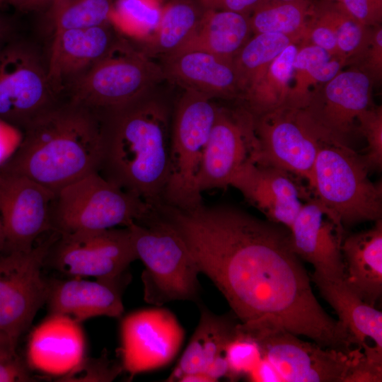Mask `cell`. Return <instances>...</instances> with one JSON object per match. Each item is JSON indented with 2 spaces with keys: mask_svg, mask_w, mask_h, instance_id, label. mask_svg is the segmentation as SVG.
I'll use <instances>...</instances> for the list:
<instances>
[{
  "mask_svg": "<svg viewBox=\"0 0 382 382\" xmlns=\"http://www.w3.org/2000/svg\"><path fill=\"white\" fill-rule=\"evenodd\" d=\"M372 228L342 239L344 281L371 306L382 294V219Z\"/></svg>",
  "mask_w": 382,
  "mask_h": 382,
  "instance_id": "24",
  "label": "cell"
},
{
  "mask_svg": "<svg viewBox=\"0 0 382 382\" xmlns=\"http://www.w3.org/2000/svg\"><path fill=\"white\" fill-rule=\"evenodd\" d=\"M117 33L111 23L54 33L46 69L57 95L108 52L120 37Z\"/></svg>",
  "mask_w": 382,
  "mask_h": 382,
  "instance_id": "21",
  "label": "cell"
},
{
  "mask_svg": "<svg viewBox=\"0 0 382 382\" xmlns=\"http://www.w3.org/2000/svg\"><path fill=\"white\" fill-rule=\"evenodd\" d=\"M131 233L141 274L144 297L161 306L172 301H197L199 272L178 234L157 214L127 226Z\"/></svg>",
  "mask_w": 382,
  "mask_h": 382,
  "instance_id": "6",
  "label": "cell"
},
{
  "mask_svg": "<svg viewBox=\"0 0 382 382\" xmlns=\"http://www.w3.org/2000/svg\"><path fill=\"white\" fill-rule=\"evenodd\" d=\"M1 1L8 3V4H11L13 5L15 0H1Z\"/></svg>",
  "mask_w": 382,
  "mask_h": 382,
  "instance_id": "52",
  "label": "cell"
},
{
  "mask_svg": "<svg viewBox=\"0 0 382 382\" xmlns=\"http://www.w3.org/2000/svg\"><path fill=\"white\" fill-rule=\"evenodd\" d=\"M217 108L212 98L192 91H185L178 101L170 132V170L162 204L190 209L203 203L197 178Z\"/></svg>",
  "mask_w": 382,
  "mask_h": 382,
  "instance_id": "8",
  "label": "cell"
},
{
  "mask_svg": "<svg viewBox=\"0 0 382 382\" xmlns=\"http://www.w3.org/2000/svg\"><path fill=\"white\" fill-rule=\"evenodd\" d=\"M289 230L293 251L313 266V274L344 279L341 248L344 229L328 216L326 209L316 197L305 202Z\"/></svg>",
  "mask_w": 382,
  "mask_h": 382,
  "instance_id": "19",
  "label": "cell"
},
{
  "mask_svg": "<svg viewBox=\"0 0 382 382\" xmlns=\"http://www.w3.org/2000/svg\"><path fill=\"white\" fill-rule=\"evenodd\" d=\"M371 5L378 17L382 16V0H370Z\"/></svg>",
  "mask_w": 382,
  "mask_h": 382,
  "instance_id": "51",
  "label": "cell"
},
{
  "mask_svg": "<svg viewBox=\"0 0 382 382\" xmlns=\"http://www.w3.org/2000/svg\"><path fill=\"white\" fill-rule=\"evenodd\" d=\"M39 58L22 43L0 47V119L23 129L57 102Z\"/></svg>",
  "mask_w": 382,
  "mask_h": 382,
  "instance_id": "13",
  "label": "cell"
},
{
  "mask_svg": "<svg viewBox=\"0 0 382 382\" xmlns=\"http://www.w3.org/2000/svg\"><path fill=\"white\" fill-rule=\"evenodd\" d=\"M205 9L195 0H169L163 4L156 31L144 41L150 55L165 58L180 50L197 29Z\"/></svg>",
  "mask_w": 382,
  "mask_h": 382,
  "instance_id": "29",
  "label": "cell"
},
{
  "mask_svg": "<svg viewBox=\"0 0 382 382\" xmlns=\"http://www.w3.org/2000/svg\"><path fill=\"white\" fill-rule=\"evenodd\" d=\"M47 257L64 274L105 281L120 280L138 260L127 227L59 234Z\"/></svg>",
  "mask_w": 382,
  "mask_h": 382,
  "instance_id": "12",
  "label": "cell"
},
{
  "mask_svg": "<svg viewBox=\"0 0 382 382\" xmlns=\"http://www.w3.org/2000/svg\"><path fill=\"white\" fill-rule=\"evenodd\" d=\"M282 1H293V0H282Z\"/></svg>",
  "mask_w": 382,
  "mask_h": 382,
  "instance_id": "57",
  "label": "cell"
},
{
  "mask_svg": "<svg viewBox=\"0 0 382 382\" xmlns=\"http://www.w3.org/2000/svg\"><path fill=\"white\" fill-rule=\"evenodd\" d=\"M100 117L103 149L98 172L156 208L163 203L170 170L167 107L151 92Z\"/></svg>",
  "mask_w": 382,
  "mask_h": 382,
  "instance_id": "2",
  "label": "cell"
},
{
  "mask_svg": "<svg viewBox=\"0 0 382 382\" xmlns=\"http://www.w3.org/2000/svg\"><path fill=\"white\" fill-rule=\"evenodd\" d=\"M298 49L296 43L289 45L242 94L253 116L288 105Z\"/></svg>",
  "mask_w": 382,
  "mask_h": 382,
  "instance_id": "28",
  "label": "cell"
},
{
  "mask_svg": "<svg viewBox=\"0 0 382 382\" xmlns=\"http://www.w3.org/2000/svg\"><path fill=\"white\" fill-rule=\"evenodd\" d=\"M156 208L92 172L61 189L52 209L53 231L59 234L99 231L141 222Z\"/></svg>",
  "mask_w": 382,
  "mask_h": 382,
  "instance_id": "7",
  "label": "cell"
},
{
  "mask_svg": "<svg viewBox=\"0 0 382 382\" xmlns=\"http://www.w3.org/2000/svg\"><path fill=\"white\" fill-rule=\"evenodd\" d=\"M119 281L78 277L53 281L46 303L50 314L67 316L78 323L97 316L119 318L124 311Z\"/></svg>",
  "mask_w": 382,
  "mask_h": 382,
  "instance_id": "22",
  "label": "cell"
},
{
  "mask_svg": "<svg viewBox=\"0 0 382 382\" xmlns=\"http://www.w3.org/2000/svg\"><path fill=\"white\" fill-rule=\"evenodd\" d=\"M180 382H214L207 374L202 372H197L185 374L179 380Z\"/></svg>",
  "mask_w": 382,
  "mask_h": 382,
  "instance_id": "47",
  "label": "cell"
},
{
  "mask_svg": "<svg viewBox=\"0 0 382 382\" xmlns=\"http://www.w3.org/2000/svg\"><path fill=\"white\" fill-rule=\"evenodd\" d=\"M259 143L254 117L245 108L219 107L197 178L200 193L226 188L246 164L257 163Z\"/></svg>",
  "mask_w": 382,
  "mask_h": 382,
  "instance_id": "14",
  "label": "cell"
},
{
  "mask_svg": "<svg viewBox=\"0 0 382 382\" xmlns=\"http://www.w3.org/2000/svg\"><path fill=\"white\" fill-rule=\"evenodd\" d=\"M56 231L28 250L4 251L0 255V331L16 346L36 313L46 303L50 282L42 268Z\"/></svg>",
  "mask_w": 382,
  "mask_h": 382,
  "instance_id": "10",
  "label": "cell"
},
{
  "mask_svg": "<svg viewBox=\"0 0 382 382\" xmlns=\"http://www.w3.org/2000/svg\"><path fill=\"white\" fill-rule=\"evenodd\" d=\"M162 0H116L110 22L122 34L146 41L156 31Z\"/></svg>",
  "mask_w": 382,
  "mask_h": 382,
  "instance_id": "34",
  "label": "cell"
},
{
  "mask_svg": "<svg viewBox=\"0 0 382 382\" xmlns=\"http://www.w3.org/2000/svg\"><path fill=\"white\" fill-rule=\"evenodd\" d=\"M301 42V45L318 46L326 50L332 57L340 58L334 33L327 25L319 20L313 12Z\"/></svg>",
  "mask_w": 382,
  "mask_h": 382,
  "instance_id": "38",
  "label": "cell"
},
{
  "mask_svg": "<svg viewBox=\"0 0 382 382\" xmlns=\"http://www.w3.org/2000/svg\"><path fill=\"white\" fill-rule=\"evenodd\" d=\"M359 129L367 141L366 154L361 156L369 172L382 167V108L371 107L357 117Z\"/></svg>",
  "mask_w": 382,
  "mask_h": 382,
  "instance_id": "37",
  "label": "cell"
},
{
  "mask_svg": "<svg viewBox=\"0 0 382 382\" xmlns=\"http://www.w3.org/2000/svg\"><path fill=\"white\" fill-rule=\"evenodd\" d=\"M199 1H200V2L202 4V5L204 6V2H205L206 0H199Z\"/></svg>",
  "mask_w": 382,
  "mask_h": 382,
  "instance_id": "55",
  "label": "cell"
},
{
  "mask_svg": "<svg viewBox=\"0 0 382 382\" xmlns=\"http://www.w3.org/2000/svg\"><path fill=\"white\" fill-rule=\"evenodd\" d=\"M360 155L346 144L325 141L317 154L310 191L340 228L382 217V185L373 183Z\"/></svg>",
  "mask_w": 382,
  "mask_h": 382,
  "instance_id": "4",
  "label": "cell"
},
{
  "mask_svg": "<svg viewBox=\"0 0 382 382\" xmlns=\"http://www.w3.org/2000/svg\"><path fill=\"white\" fill-rule=\"evenodd\" d=\"M311 280L334 308L356 345L363 352H382V313L363 301L344 279H329L313 274Z\"/></svg>",
  "mask_w": 382,
  "mask_h": 382,
  "instance_id": "25",
  "label": "cell"
},
{
  "mask_svg": "<svg viewBox=\"0 0 382 382\" xmlns=\"http://www.w3.org/2000/svg\"><path fill=\"white\" fill-rule=\"evenodd\" d=\"M253 117L259 143L257 163L278 167L308 182L322 144L334 139L304 108L284 105Z\"/></svg>",
  "mask_w": 382,
  "mask_h": 382,
  "instance_id": "11",
  "label": "cell"
},
{
  "mask_svg": "<svg viewBox=\"0 0 382 382\" xmlns=\"http://www.w3.org/2000/svg\"><path fill=\"white\" fill-rule=\"evenodd\" d=\"M165 77L210 97L232 98L240 93L233 61L202 51H183L164 58Z\"/></svg>",
  "mask_w": 382,
  "mask_h": 382,
  "instance_id": "23",
  "label": "cell"
},
{
  "mask_svg": "<svg viewBox=\"0 0 382 382\" xmlns=\"http://www.w3.org/2000/svg\"><path fill=\"white\" fill-rule=\"evenodd\" d=\"M224 355L228 363L226 376L231 381H236L243 375L247 376L262 357L257 343L241 331L238 324L235 335L226 345Z\"/></svg>",
  "mask_w": 382,
  "mask_h": 382,
  "instance_id": "36",
  "label": "cell"
},
{
  "mask_svg": "<svg viewBox=\"0 0 382 382\" xmlns=\"http://www.w3.org/2000/svg\"><path fill=\"white\" fill-rule=\"evenodd\" d=\"M324 1L327 2H337L340 0H324Z\"/></svg>",
  "mask_w": 382,
  "mask_h": 382,
  "instance_id": "53",
  "label": "cell"
},
{
  "mask_svg": "<svg viewBox=\"0 0 382 382\" xmlns=\"http://www.w3.org/2000/svg\"><path fill=\"white\" fill-rule=\"evenodd\" d=\"M347 61L331 57L323 48L313 45L299 47L293 64V79L288 105L304 108L309 100L311 88L333 79Z\"/></svg>",
  "mask_w": 382,
  "mask_h": 382,
  "instance_id": "30",
  "label": "cell"
},
{
  "mask_svg": "<svg viewBox=\"0 0 382 382\" xmlns=\"http://www.w3.org/2000/svg\"><path fill=\"white\" fill-rule=\"evenodd\" d=\"M112 0H56L51 3L54 33L110 22Z\"/></svg>",
  "mask_w": 382,
  "mask_h": 382,
  "instance_id": "35",
  "label": "cell"
},
{
  "mask_svg": "<svg viewBox=\"0 0 382 382\" xmlns=\"http://www.w3.org/2000/svg\"><path fill=\"white\" fill-rule=\"evenodd\" d=\"M251 33L248 16L206 8L193 35L178 52L202 51L233 61Z\"/></svg>",
  "mask_w": 382,
  "mask_h": 382,
  "instance_id": "26",
  "label": "cell"
},
{
  "mask_svg": "<svg viewBox=\"0 0 382 382\" xmlns=\"http://www.w3.org/2000/svg\"><path fill=\"white\" fill-rule=\"evenodd\" d=\"M165 75L162 66L120 36L108 52L64 88L67 101L99 116L152 92Z\"/></svg>",
  "mask_w": 382,
  "mask_h": 382,
  "instance_id": "5",
  "label": "cell"
},
{
  "mask_svg": "<svg viewBox=\"0 0 382 382\" xmlns=\"http://www.w3.org/2000/svg\"><path fill=\"white\" fill-rule=\"evenodd\" d=\"M189 248L241 323L280 325L323 347L351 350L352 336L317 301L286 227L226 205L202 220Z\"/></svg>",
  "mask_w": 382,
  "mask_h": 382,
  "instance_id": "1",
  "label": "cell"
},
{
  "mask_svg": "<svg viewBox=\"0 0 382 382\" xmlns=\"http://www.w3.org/2000/svg\"><path fill=\"white\" fill-rule=\"evenodd\" d=\"M16 346L8 336L0 331V354L11 350H16Z\"/></svg>",
  "mask_w": 382,
  "mask_h": 382,
  "instance_id": "48",
  "label": "cell"
},
{
  "mask_svg": "<svg viewBox=\"0 0 382 382\" xmlns=\"http://www.w3.org/2000/svg\"><path fill=\"white\" fill-rule=\"evenodd\" d=\"M23 130L0 119V168L15 154L23 139Z\"/></svg>",
  "mask_w": 382,
  "mask_h": 382,
  "instance_id": "42",
  "label": "cell"
},
{
  "mask_svg": "<svg viewBox=\"0 0 382 382\" xmlns=\"http://www.w3.org/2000/svg\"><path fill=\"white\" fill-rule=\"evenodd\" d=\"M209 1V0H206V1H205L204 4V6L205 8H207Z\"/></svg>",
  "mask_w": 382,
  "mask_h": 382,
  "instance_id": "54",
  "label": "cell"
},
{
  "mask_svg": "<svg viewBox=\"0 0 382 382\" xmlns=\"http://www.w3.org/2000/svg\"><path fill=\"white\" fill-rule=\"evenodd\" d=\"M55 194L21 174L0 170V212L4 251L28 250L43 233L53 231Z\"/></svg>",
  "mask_w": 382,
  "mask_h": 382,
  "instance_id": "16",
  "label": "cell"
},
{
  "mask_svg": "<svg viewBox=\"0 0 382 382\" xmlns=\"http://www.w3.org/2000/svg\"><path fill=\"white\" fill-rule=\"evenodd\" d=\"M362 60L369 76L379 80L382 74V28L378 25L371 32L370 40L366 50L363 54Z\"/></svg>",
  "mask_w": 382,
  "mask_h": 382,
  "instance_id": "40",
  "label": "cell"
},
{
  "mask_svg": "<svg viewBox=\"0 0 382 382\" xmlns=\"http://www.w3.org/2000/svg\"><path fill=\"white\" fill-rule=\"evenodd\" d=\"M337 4L350 16L366 26L377 24L381 20L376 13L370 0H340Z\"/></svg>",
  "mask_w": 382,
  "mask_h": 382,
  "instance_id": "43",
  "label": "cell"
},
{
  "mask_svg": "<svg viewBox=\"0 0 382 382\" xmlns=\"http://www.w3.org/2000/svg\"><path fill=\"white\" fill-rule=\"evenodd\" d=\"M314 5L311 0H265L248 16L252 33L284 35L301 42Z\"/></svg>",
  "mask_w": 382,
  "mask_h": 382,
  "instance_id": "31",
  "label": "cell"
},
{
  "mask_svg": "<svg viewBox=\"0 0 382 382\" xmlns=\"http://www.w3.org/2000/svg\"><path fill=\"white\" fill-rule=\"evenodd\" d=\"M265 0H209L206 8L224 10L249 16Z\"/></svg>",
  "mask_w": 382,
  "mask_h": 382,
  "instance_id": "44",
  "label": "cell"
},
{
  "mask_svg": "<svg viewBox=\"0 0 382 382\" xmlns=\"http://www.w3.org/2000/svg\"><path fill=\"white\" fill-rule=\"evenodd\" d=\"M33 379L16 350L0 354V382H26Z\"/></svg>",
  "mask_w": 382,
  "mask_h": 382,
  "instance_id": "41",
  "label": "cell"
},
{
  "mask_svg": "<svg viewBox=\"0 0 382 382\" xmlns=\"http://www.w3.org/2000/svg\"><path fill=\"white\" fill-rule=\"evenodd\" d=\"M291 43L289 37L274 33L255 34L245 42L233 59L241 96Z\"/></svg>",
  "mask_w": 382,
  "mask_h": 382,
  "instance_id": "32",
  "label": "cell"
},
{
  "mask_svg": "<svg viewBox=\"0 0 382 382\" xmlns=\"http://www.w3.org/2000/svg\"><path fill=\"white\" fill-rule=\"evenodd\" d=\"M6 248V239L3 226V221L0 212V255L4 252Z\"/></svg>",
  "mask_w": 382,
  "mask_h": 382,
  "instance_id": "50",
  "label": "cell"
},
{
  "mask_svg": "<svg viewBox=\"0 0 382 382\" xmlns=\"http://www.w3.org/2000/svg\"><path fill=\"white\" fill-rule=\"evenodd\" d=\"M184 330L176 317L161 308L137 311L120 325L122 368L132 376L168 365L177 355Z\"/></svg>",
  "mask_w": 382,
  "mask_h": 382,
  "instance_id": "15",
  "label": "cell"
},
{
  "mask_svg": "<svg viewBox=\"0 0 382 382\" xmlns=\"http://www.w3.org/2000/svg\"><path fill=\"white\" fill-rule=\"evenodd\" d=\"M199 324L167 381H179L185 374L202 372L233 337L238 323L231 316H217L200 305Z\"/></svg>",
  "mask_w": 382,
  "mask_h": 382,
  "instance_id": "27",
  "label": "cell"
},
{
  "mask_svg": "<svg viewBox=\"0 0 382 382\" xmlns=\"http://www.w3.org/2000/svg\"><path fill=\"white\" fill-rule=\"evenodd\" d=\"M296 178L272 165L250 163L234 175L229 186L237 189L268 221L289 229L303 200L311 197Z\"/></svg>",
  "mask_w": 382,
  "mask_h": 382,
  "instance_id": "18",
  "label": "cell"
},
{
  "mask_svg": "<svg viewBox=\"0 0 382 382\" xmlns=\"http://www.w3.org/2000/svg\"><path fill=\"white\" fill-rule=\"evenodd\" d=\"M238 328L259 345L262 359L274 372L277 381L344 382L355 357L352 353L325 348L298 338L279 325L238 323Z\"/></svg>",
  "mask_w": 382,
  "mask_h": 382,
  "instance_id": "9",
  "label": "cell"
},
{
  "mask_svg": "<svg viewBox=\"0 0 382 382\" xmlns=\"http://www.w3.org/2000/svg\"><path fill=\"white\" fill-rule=\"evenodd\" d=\"M382 381V358L366 355L361 352L350 366L344 382Z\"/></svg>",
  "mask_w": 382,
  "mask_h": 382,
  "instance_id": "39",
  "label": "cell"
},
{
  "mask_svg": "<svg viewBox=\"0 0 382 382\" xmlns=\"http://www.w3.org/2000/svg\"><path fill=\"white\" fill-rule=\"evenodd\" d=\"M227 372L228 363L224 354L216 357L204 371L214 381H217L219 378L226 376Z\"/></svg>",
  "mask_w": 382,
  "mask_h": 382,
  "instance_id": "45",
  "label": "cell"
},
{
  "mask_svg": "<svg viewBox=\"0 0 382 382\" xmlns=\"http://www.w3.org/2000/svg\"><path fill=\"white\" fill-rule=\"evenodd\" d=\"M51 0H15L13 6L23 10H31L46 5Z\"/></svg>",
  "mask_w": 382,
  "mask_h": 382,
  "instance_id": "46",
  "label": "cell"
},
{
  "mask_svg": "<svg viewBox=\"0 0 382 382\" xmlns=\"http://www.w3.org/2000/svg\"><path fill=\"white\" fill-rule=\"evenodd\" d=\"M9 33V26L7 22L0 16V47L6 42Z\"/></svg>",
  "mask_w": 382,
  "mask_h": 382,
  "instance_id": "49",
  "label": "cell"
},
{
  "mask_svg": "<svg viewBox=\"0 0 382 382\" xmlns=\"http://www.w3.org/2000/svg\"><path fill=\"white\" fill-rule=\"evenodd\" d=\"M85 345L80 323L67 316L50 314L29 337L27 365L44 374L69 376L84 361Z\"/></svg>",
  "mask_w": 382,
  "mask_h": 382,
  "instance_id": "20",
  "label": "cell"
},
{
  "mask_svg": "<svg viewBox=\"0 0 382 382\" xmlns=\"http://www.w3.org/2000/svg\"><path fill=\"white\" fill-rule=\"evenodd\" d=\"M23 133L19 147L1 170L27 176L55 195L98 171L103 123L96 112L57 102L31 120Z\"/></svg>",
  "mask_w": 382,
  "mask_h": 382,
  "instance_id": "3",
  "label": "cell"
},
{
  "mask_svg": "<svg viewBox=\"0 0 382 382\" xmlns=\"http://www.w3.org/2000/svg\"><path fill=\"white\" fill-rule=\"evenodd\" d=\"M371 79L364 71H340L311 92L304 109L330 138L346 144L357 117L371 108Z\"/></svg>",
  "mask_w": 382,
  "mask_h": 382,
  "instance_id": "17",
  "label": "cell"
},
{
  "mask_svg": "<svg viewBox=\"0 0 382 382\" xmlns=\"http://www.w3.org/2000/svg\"><path fill=\"white\" fill-rule=\"evenodd\" d=\"M56 1V0H51V2H50V4H51V3L52 2V1Z\"/></svg>",
  "mask_w": 382,
  "mask_h": 382,
  "instance_id": "56",
  "label": "cell"
},
{
  "mask_svg": "<svg viewBox=\"0 0 382 382\" xmlns=\"http://www.w3.org/2000/svg\"><path fill=\"white\" fill-rule=\"evenodd\" d=\"M314 15L334 33L339 56L346 60L361 58L367 48L371 32L345 11L337 2H327L314 6Z\"/></svg>",
  "mask_w": 382,
  "mask_h": 382,
  "instance_id": "33",
  "label": "cell"
}]
</instances>
